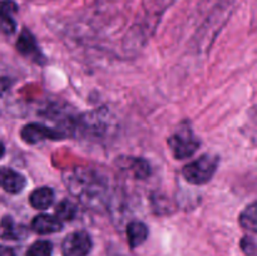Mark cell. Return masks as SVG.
Here are the masks:
<instances>
[{
    "mask_svg": "<svg viewBox=\"0 0 257 256\" xmlns=\"http://www.w3.org/2000/svg\"><path fill=\"white\" fill-rule=\"evenodd\" d=\"M54 201V192L50 187H40L33 191L29 196V202L37 210H45L52 206Z\"/></svg>",
    "mask_w": 257,
    "mask_h": 256,
    "instance_id": "cell-11",
    "label": "cell"
},
{
    "mask_svg": "<svg viewBox=\"0 0 257 256\" xmlns=\"http://www.w3.org/2000/svg\"><path fill=\"white\" fill-rule=\"evenodd\" d=\"M127 237L130 246L132 248L142 245L148 237L147 226L140 221H133L127 226Z\"/></svg>",
    "mask_w": 257,
    "mask_h": 256,
    "instance_id": "cell-12",
    "label": "cell"
},
{
    "mask_svg": "<svg viewBox=\"0 0 257 256\" xmlns=\"http://www.w3.org/2000/svg\"><path fill=\"white\" fill-rule=\"evenodd\" d=\"M217 156L206 153L196 161L186 165L182 170V175L191 185H205L208 181H211V178L217 171Z\"/></svg>",
    "mask_w": 257,
    "mask_h": 256,
    "instance_id": "cell-2",
    "label": "cell"
},
{
    "mask_svg": "<svg viewBox=\"0 0 257 256\" xmlns=\"http://www.w3.org/2000/svg\"><path fill=\"white\" fill-rule=\"evenodd\" d=\"M173 2H175V0H158V4L162 5V7H168V5L172 4Z\"/></svg>",
    "mask_w": 257,
    "mask_h": 256,
    "instance_id": "cell-19",
    "label": "cell"
},
{
    "mask_svg": "<svg viewBox=\"0 0 257 256\" xmlns=\"http://www.w3.org/2000/svg\"><path fill=\"white\" fill-rule=\"evenodd\" d=\"M32 228L34 232L39 235H48V233H54L62 230L63 223L58 217L43 213V215L35 216L34 220L32 221Z\"/></svg>",
    "mask_w": 257,
    "mask_h": 256,
    "instance_id": "cell-8",
    "label": "cell"
},
{
    "mask_svg": "<svg viewBox=\"0 0 257 256\" xmlns=\"http://www.w3.org/2000/svg\"><path fill=\"white\" fill-rule=\"evenodd\" d=\"M18 12V5L14 0H0V28L7 34L14 33L17 23L13 15Z\"/></svg>",
    "mask_w": 257,
    "mask_h": 256,
    "instance_id": "cell-9",
    "label": "cell"
},
{
    "mask_svg": "<svg viewBox=\"0 0 257 256\" xmlns=\"http://www.w3.org/2000/svg\"><path fill=\"white\" fill-rule=\"evenodd\" d=\"M20 136H22V140L24 142L34 145V143L44 140H63L67 135L63 131L49 128L44 124H40V123H29V124L23 127Z\"/></svg>",
    "mask_w": 257,
    "mask_h": 256,
    "instance_id": "cell-4",
    "label": "cell"
},
{
    "mask_svg": "<svg viewBox=\"0 0 257 256\" xmlns=\"http://www.w3.org/2000/svg\"><path fill=\"white\" fill-rule=\"evenodd\" d=\"M25 177L14 170L0 167V186L9 193H19L24 188Z\"/></svg>",
    "mask_w": 257,
    "mask_h": 256,
    "instance_id": "cell-7",
    "label": "cell"
},
{
    "mask_svg": "<svg viewBox=\"0 0 257 256\" xmlns=\"http://www.w3.org/2000/svg\"><path fill=\"white\" fill-rule=\"evenodd\" d=\"M240 225L250 232L257 233V202L248 205L241 212Z\"/></svg>",
    "mask_w": 257,
    "mask_h": 256,
    "instance_id": "cell-13",
    "label": "cell"
},
{
    "mask_svg": "<svg viewBox=\"0 0 257 256\" xmlns=\"http://www.w3.org/2000/svg\"><path fill=\"white\" fill-rule=\"evenodd\" d=\"M27 236V230L17 225L10 216H4L0 221V238L3 240H22Z\"/></svg>",
    "mask_w": 257,
    "mask_h": 256,
    "instance_id": "cell-10",
    "label": "cell"
},
{
    "mask_svg": "<svg viewBox=\"0 0 257 256\" xmlns=\"http://www.w3.org/2000/svg\"><path fill=\"white\" fill-rule=\"evenodd\" d=\"M55 215L60 221H70L77 215V207L69 200H63L55 208Z\"/></svg>",
    "mask_w": 257,
    "mask_h": 256,
    "instance_id": "cell-14",
    "label": "cell"
},
{
    "mask_svg": "<svg viewBox=\"0 0 257 256\" xmlns=\"http://www.w3.org/2000/svg\"><path fill=\"white\" fill-rule=\"evenodd\" d=\"M53 245L49 241H37L27 251V256H52Z\"/></svg>",
    "mask_w": 257,
    "mask_h": 256,
    "instance_id": "cell-15",
    "label": "cell"
},
{
    "mask_svg": "<svg viewBox=\"0 0 257 256\" xmlns=\"http://www.w3.org/2000/svg\"><path fill=\"white\" fill-rule=\"evenodd\" d=\"M69 192L84 206L99 210L107 202L108 185L104 178L92 168H68L62 175Z\"/></svg>",
    "mask_w": 257,
    "mask_h": 256,
    "instance_id": "cell-1",
    "label": "cell"
},
{
    "mask_svg": "<svg viewBox=\"0 0 257 256\" xmlns=\"http://www.w3.org/2000/svg\"><path fill=\"white\" fill-rule=\"evenodd\" d=\"M201 145V141L193 135L192 130L182 127L168 138V147L176 160H185L196 153Z\"/></svg>",
    "mask_w": 257,
    "mask_h": 256,
    "instance_id": "cell-3",
    "label": "cell"
},
{
    "mask_svg": "<svg viewBox=\"0 0 257 256\" xmlns=\"http://www.w3.org/2000/svg\"><path fill=\"white\" fill-rule=\"evenodd\" d=\"M17 49L20 54L34 60L38 64H42L44 62V57H43L39 48H38L35 38L33 37V34L29 30H22V33H20L19 38L17 40Z\"/></svg>",
    "mask_w": 257,
    "mask_h": 256,
    "instance_id": "cell-6",
    "label": "cell"
},
{
    "mask_svg": "<svg viewBox=\"0 0 257 256\" xmlns=\"http://www.w3.org/2000/svg\"><path fill=\"white\" fill-rule=\"evenodd\" d=\"M12 84H13L12 79H9V78L7 77H0V97H3V95L10 89Z\"/></svg>",
    "mask_w": 257,
    "mask_h": 256,
    "instance_id": "cell-17",
    "label": "cell"
},
{
    "mask_svg": "<svg viewBox=\"0 0 257 256\" xmlns=\"http://www.w3.org/2000/svg\"><path fill=\"white\" fill-rule=\"evenodd\" d=\"M131 171L133 172L135 177L140 178V180H145L151 173L150 165H148L147 161L142 160V158H135V160H132V162H131Z\"/></svg>",
    "mask_w": 257,
    "mask_h": 256,
    "instance_id": "cell-16",
    "label": "cell"
},
{
    "mask_svg": "<svg viewBox=\"0 0 257 256\" xmlns=\"http://www.w3.org/2000/svg\"><path fill=\"white\" fill-rule=\"evenodd\" d=\"M0 256H15V253L10 247L0 245Z\"/></svg>",
    "mask_w": 257,
    "mask_h": 256,
    "instance_id": "cell-18",
    "label": "cell"
},
{
    "mask_svg": "<svg viewBox=\"0 0 257 256\" xmlns=\"http://www.w3.org/2000/svg\"><path fill=\"white\" fill-rule=\"evenodd\" d=\"M92 250V240L85 231H75L63 240V256H87Z\"/></svg>",
    "mask_w": 257,
    "mask_h": 256,
    "instance_id": "cell-5",
    "label": "cell"
},
{
    "mask_svg": "<svg viewBox=\"0 0 257 256\" xmlns=\"http://www.w3.org/2000/svg\"><path fill=\"white\" fill-rule=\"evenodd\" d=\"M5 153V148H4V145H3L2 142H0V158L3 157V155Z\"/></svg>",
    "mask_w": 257,
    "mask_h": 256,
    "instance_id": "cell-20",
    "label": "cell"
}]
</instances>
